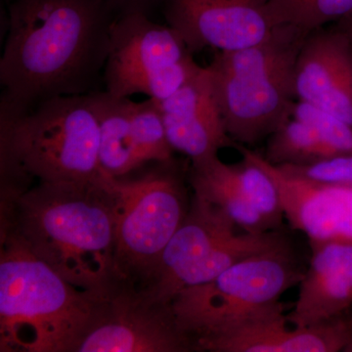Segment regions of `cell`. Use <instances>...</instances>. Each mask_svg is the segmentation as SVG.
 <instances>
[{
	"label": "cell",
	"mask_w": 352,
	"mask_h": 352,
	"mask_svg": "<svg viewBox=\"0 0 352 352\" xmlns=\"http://www.w3.org/2000/svg\"><path fill=\"white\" fill-rule=\"evenodd\" d=\"M0 226V351L78 352L106 298L69 284Z\"/></svg>",
	"instance_id": "3957f363"
},
{
	"label": "cell",
	"mask_w": 352,
	"mask_h": 352,
	"mask_svg": "<svg viewBox=\"0 0 352 352\" xmlns=\"http://www.w3.org/2000/svg\"><path fill=\"white\" fill-rule=\"evenodd\" d=\"M296 100L333 113L352 126V55L349 39L333 24L308 34L294 74Z\"/></svg>",
	"instance_id": "4fadbf2b"
},
{
	"label": "cell",
	"mask_w": 352,
	"mask_h": 352,
	"mask_svg": "<svg viewBox=\"0 0 352 352\" xmlns=\"http://www.w3.org/2000/svg\"><path fill=\"white\" fill-rule=\"evenodd\" d=\"M289 116L311 126L337 156L352 154V126L333 113L296 100Z\"/></svg>",
	"instance_id": "603a6c76"
},
{
	"label": "cell",
	"mask_w": 352,
	"mask_h": 352,
	"mask_svg": "<svg viewBox=\"0 0 352 352\" xmlns=\"http://www.w3.org/2000/svg\"><path fill=\"white\" fill-rule=\"evenodd\" d=\"M156 102L171 148L192 163L219 156L220 149L235 145L227 132L208 66L168 98Z\"/></svg>",
	"instance_id": "5bb4252c"
},
{
	"label": "cell",
	"mask_w": 352,
	"mask_h": 352,
	"mask_svg": "<svg viewBox=\"0 0 352 352\" xmlns=\"http://www.w3.org/2000/svg\"><path fill=\"white\" fill-rule=\"evenodd\" d=\"M312 256L300 280L298 298L288 315L298 327L349 314L352 308V243L312 245Z\"/></svg>",
	"instance_id": "2e32d148"
},
{
	"label": "cell",
	"mask_w": 352,
	"mask_h": 352,
	"mask_svg": "<svg viewBox=\"0 0 352 352\" xmlns=\"http://www.w3.org/2000/svg\"><path fill=\"white\" fill-rule=\"evenodd\" d=\"M275 25L289 24L312 32L352 12V0H270Z\"/></svg>",
	"instance_id": "7402d4cb"
},
{
	"label": "cell",
	"mask_w": 352,
	"mask_h": 352,
	"mask_svg": "<svg viewBox=\"0 0 352 352\" xmlns=\"http://www.w3.org/2000/svg\"><path fill=\"white\" fill-rule=\"evenodd\" d=\"M349 323H351V340H349V344L344 349V352H352V314L349 315Z\"/></svg>",
	"instance_id": "4316f807"
},
{
	"label": "cell",
	"mask_w": 352,
	"mask_h": 352,
	"mask_svg": "<svg viewBox=\"0 0 352 352\" xmlns=\"http://www.w3.org/2000/svg\"><path fill=\"white\" fill-rule=\"evenodd\" d=\"M282 303L270 314L232 333L212 340L201 351L210 352H339L351 340L349 314L316 325L287 328Z\"/></svg>",
	"instance_id": "9a60e30c"
},
{
	"label": "cell",
	"mask_w": 352,
	"mask_h": 352,
	"mask_svg": "<svg viewBox=\"0 0 352 352\" xmlns=\"http://www.w3.org/2000/svg\"><path fill=\"white\" fill-rule=\"evenodd\" d=\"M203 68L170 25L157 24L145 14H129L113 24L104 90L118 98L145 94L162 101Z\"/></svg>",
	"instance_id": "ba28073f"
},
{
	"label": "cell",
	"mask_w": 352,
	"mask_h": 352,
	"mask_svg": "<svg viewBox=\"0 0 352 352\" xmlns=\"http://www.w3.org/2000/svg\"><path fill=\"white\" fill-rule=\"evenodd\" d=\"M239 228L214 204L194 194L186 217L164 250L141 294L170 305L183 289L196 286L212 252ZM139 292V291H138Z\"/></svg>",
	"instance_id": "8fae6325"
},
{
	"label": "cell",
	"mask_w": 352,
	"mask_h": 352,
	"mask_svg": "<svg viewBox=\"0 0 352 352\" xmlns=\"http://www.w3.org/2000/svg\"><path fill=\"white\" fill-rule=\"evenodd\" d=\"M131 124L140 168L149 163H164L175 160V151L168 142L163 117L154 99L132 101Z\"/></svg>",
	"instance_id": "ffe728a7"
},
{
	"label": "cell",
	"mask_w": 352,
	"mask_h": 352,
	"mask_svg": "<svg viewBox=\"0 0 352 352\" xmlns=\"http://www.w3.org/2000/svg\"><path fill=\"white\" fill-rule=\"evenodd\" d=\"M338 28L346 34L347 39H349V46H351V55H352V12L346 14L344 17L340 18L339 21L333 23Z\"/></svg>",
	"instance_id": "484cf974"
},
{
	"label": "cell",
	"mask_w": 352,
	"mask_h": 352,
	"mask_svg": "<svg viewBox=\"0 0 352 352\" xmlns=\"http://www.w3.org/2000/svg\"><path fill=\"white\" fill-rule=\"evenodd\" d=\"M87 95L98 120L102 173L122 177L141 168L132 134V100L118 98L104 89Z\"/></svg>",
	"instance_id": "e0dca14e"
},
{
	"label": "cell",
	"mask_w": 352,
	"mask_h": 352,
	"mask_svg": "<svg viewBox=\"0 0 352 352\" xmlns=\"http://www.w3.org/2000/svg\"><path fill=\"white\" fill-rule=\"evenodd\" d=\"M336 156L311 126L289 116L268 136L263 157L274 166H307Z\"/></svg>",
	"instance_id": "d6986e66"
},
{
	"label": "cell",
	"mask_w": 352,
	"mask_h": 352,
	"mask_svg": "<svg viewBox=\"0 0 352 352\" xmlns=\"http://www.w3.org/2000/svg\"><path fill=\"white\" fill-rule=\"evenodd\" d=\"M115 197V287L142 291L190 204L175 160L138 177L104 175Z\"/></svg>",
	"instance_id": "52a82bcc"
},
{
	"label": "cell",
	"mask_w": 352,
	"mask_h": 352,
	"mask_svg": "<svg viewBox=\"0 0 352 352\" xmlns=\"http://www.w3.org/2000/svg\"><path fill=\"white\" fill-rule=\"evenodd\" d=\"M117 18L104 0H12L0 102L25 109L101 90Z\"/></svg>",
	"instance_id": "6da1fadb"
},
{
	"label": "cell",
	"mask_w": 352,
	"mask_h": 352,
	"mask_svg": "<svg viewBox=\"0 0 352 352\" xmlns=\"http://www.w3.org/2000/svg\"><path fill=\"white\" fill-rule=\"evenodd\" d=\"M234 147L272 177L281 196L284 217L294 230L307 236L310 245L352 243V189L312 182L268 163L247 146Z\"/></svg>",
	"instance_id": "7c38bea8"
},
{
	"label": "cell",
	"mask_w": 352,
	"mask_h": 352,
	"mask_svg": "<svg viewBox=\"0 0 352 352\" xmlns=\"http://www.w3.org/2000/svg\"><path fill=\"white\" fill-rule=\"evenodd\" d=\"M189 182L195 195L221 208L245 232L274 230L247 201L234 180L229 164L223 163L219 156L192 163Z\"/></svg>",
	"instance_id": "ac0fdd59"
},
{
	"label": "cell",
	"mask_w": 352,
	"mask_h": 352,
	"mask_svg": "<svg viewBox=\"0 0 352 352\" xmlns=\"http://www.w3.org/2000/svg\"><path fill=\"white\" fill-rule=\"evenodd\" d=\"M305 267L289 239L234 264L207 283L183 289L170 308L194 351L282 305Z\"/></svg>",
	"instance_id": "8992f818"
},
{
	"label": "cell",
	"mask_w": 352,
	"mask_h": 352,
	"mask_svg": "<svg viewBox=\"0 0 352 352\" xmlns=\"http://www.w3.org/2000/svg\"><path fill=\"white\" fill-rule=\"evenodd\" d=\"M239 163L229 164L231 173L247 201L267 220L274 230L281 226L283 206L277 185L263 168L242 155Z\"/></svg>",
	"instance_id": "44dd1931"
},
{
	"label": "cell",
	"mask_w": 352,
	"mask_h": 352,
	"mask_svg": "<svg viewBox=\"0 0 352 352\" xmlns=\"http://www.w3.org/2000/svg\"><path fill=\"white\" fill-rule=\"evenodd\" d=\"M1 221L69 284L101 298L115 287L116 204L94 182L38 183L1 201Z\"/></svg>",
	"instance_id": "7a4b0ae2"
},
{
	"label": "cell",
	"mask_w": 352,
	"mask_h": 352,
	"mask_svg": "<svg viewBox=\"0 0 352 352\" xmlns=\"http://www.w3.org/2000/svg\"><path fill=\"white\" fill-rule=\"evenodd\" d=\"M276 166L312 182L352 189V154L329 157L307 166Z\"/></svg>",
	"instance_id": "cb8c5ba5"
},
{
	"label": "cell",
	"mask_w": 352,
	"mask_h": 352,
	"mask_svg": "<svg viewBox=\"0 0 352 352\" xmlns=\"http://www.w3.org/2000/svg\"><path fill=\"white\" fill-rule=\"evenodd\" d=\"M310 32L279 25L261 43L217 51L208 68L235 144H256L289 117L296 58Z\"/></svg>",
	"instance_id": "5b68a950"
},
{
	"label": "cell",
	"mask_w": 352,
	"mask_h": 352,
	"mask_svg": "<svg viewBox=\"0 0 352 352\" xmlns=\"http://www.w3.org/2000/svg\"><path fill=\"white\" fill-rule=\"evenodd\" d=\"M270 0H162L166 24L192 54L206 48L232 51L249 47L270 36L276 25Z\"/></svg>",
	"instance_id": "30bf717a"
},
{
	"label": "cell",
	"mask_w": 352,
	"mask_h": 352,
	"mask_svg": "<svg viewBox=\"0 0 352 352\" xmlns=\"http://www.w3.org/2000/svg\"><path fill=\"white\" fill-rule=\"evenodd\" d=\"M99 126L88 95L20 109L0 102L1 200L38 183H85L102 176Z\"/></svg>",
	"instance_id": "277c9868"
},
{
	"label": "cell",
	"mask_w": 352,
	"mask_h": 352,
	"mask_svg": "<svg viewBox=\"0 0 352 352\" xmlns=\"http://www.w3.org/2000/svg\"><path fill=\"white\" fill-rule=\"evenodd\" d=\"M194 351L176 324L170 305L140 292L113 287L78 352Z\"/></svg>",
	"instance_id": "9c48e42d"
},
{
	"label": "cell",
	"mask_w": 352,
	"mask_h": 352,
	"mask_svg": "<svg viewBox=\"0 0 352 352\" xmlns=\"http://www.w3.org/2000/svg\"><path fill=\"white\" fill-rule=\"evenodd\" d=\"M118 17L129 14H145L151 16L153 11L161 7L162 0H104Z\"/></svg>",
	"instance_id": "d4e9b609"
}]
</instances>
